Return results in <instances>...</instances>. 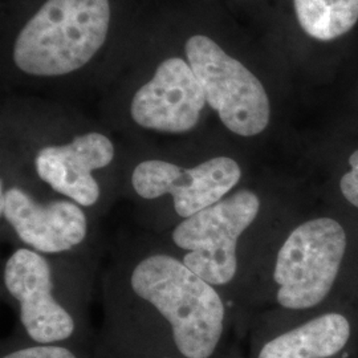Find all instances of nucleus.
I'll return each instance as SVG.
<instances>
[{
  "instance_id": "nucleus-1",
  "label": "nucleus",
  "mask_w": 358,
  "mask_h": 358,
  "mask_svg": "<svg viewBox=\"0 0 358 358\" xmlns=\"http://www.w3.org/2000/svg\"><path fill=\"white\" fill-rule=\"evenodd\" d=\"M130 284L133 292L169 322L182 356H213L224 324V306L214 285L182 260L164 254L142 259L133 269Z\"/></svg>"
},
{
  "instance_id": "nucleus-2",
  "label": "nucleus",
  "mask_w": 358,
  "mask_h": 358,
  "mask_svg": "<svg viewBox=\"0 0 358 358\" xmlns=\"http://www.w3.org/2000/svg\"><path fill=\"white\" fill-rule=\"evenodd\" d=\"M109 23V0H47L15 40L13 62L32 76L71 73L100 51Z\"/></svg>"
},
{
  "instance_id": "nucleus-3",
  "label": "nucleus",
  "mask_w": 358,
  "mask_h": 358,
  "mask_svg": "<svg viewBox=\"0 0 358 358\" xmlns=\"http://www.w3.org/2000/svg\"><path fill=\"white\" fill-rule=\"evenodd\" d=\"M346 250L343 226L317 217L297 226L282 243L273 271L278 303L288 309H308L332 289Z\"/></svg>"
},
{
  "instance_id": "nucleus-4",
  "label": "nucleus",
  "mask_w": 358,
  "mask_h": 358,
  "mask_svg": "<svg viewBox=\"0 0 358 358\" xmlns=\"http://www.w3.org/2000/svg\"><path fill=\"white\" fill-rule=\"evenodd\" d=\"M185 48L206 101L223 125L242 137L264 131L271 118V105L260 80L205 35L192 36Z\"/></svg>"
},
{
  "instance_id": "nucleus-5",
  "label": "nucleus",
  "mask_w": 358,
  "mask_h": 358,
  "mask_svg": "<svg viewBox=\"0 0 358 358\" xmlns=\"http://www.w3.org/2000/svg\"><path fill=\"white\" fill-rule=\"evenodd\" d=\"M259 210L255 192L241 190L183 219L171 235L186 252L182 262L214 287L229 284L238 269L239 238L254 223Z\"/></svg>"
},
{
  "instance_id": "nucleus-6",
  "label": "nucleus",
  "mask_w": 358,
  "mask_h": 358,
  "mask_svg": "<svg viewBox=\"0 0 358 358\" xmlns=\"http://www.w3.org/2000/svg\"><path fill=\"white\" fill-rule=\"evenodd\" d=\"M241 178L242 169L230 157H215L194 167L149 159L136 166L131 185L145 199L170 195L176 213L187 219L226 198Z\"/></svg>"
},
{
  "instance_id": "nucleus-7",
  "label": "nucleus",
  "mask_w": 358,
  "mask_h": 358,
  "mask_svg": "<svg viewBox=\"0 0 358 358\" xmlns=\"http://www.w3.org/2000/svg\"><path fill=\"white\" fill-rule=\"evenodd\" d=\"M206 103L205 92L192 65L180 57H170L136 92L130 115L142 128L179 134L198 125Z\"/></svg>"
},
{
  "instance_id": "nucleus-8",
  "label": "nucleus",
  "mask_w": 358,
  "mask_h": 358,
  "mask_svg": "<svg viewBox=\"0 0 358 358\" xmlns=\"http://www.w3.org/2000/svg\"><path fill=\"white\" fill-rule=\"evenodd\" d=\"M4 284L17 301L27 334L41 345L64 341L75 331V321L55 296L51 267L44 256L19 248L4 267Z\"/></svg>"
},
{
  "instance_id": "nucleus-9",
  "label": "nucleus",
  "mask_w": 358,
  "mask_h": 358,
  "mask_svg": "<svg viewBox=\"0 0 358 358\" xmlns=\"http://www.w3.org/2000/svg\"><path fill=\"white\" fill-rule=\"evenodd\" d=\"M0 211L20 241L41 254H59L81 243L88 220L72 201L41 205L19 187L1 190Z\"/></svg>"
},
{
  "instance_id": "nucleus-10",
  "label": "nucleus",
  "mask_w": 358,
  "mask_h": 358,
  "mask_svg": "<svg viewBox=\"0 0 358 358\" xmlns=\"http://www.w3.org/2000/svg\"><path fill=\"white\" fill-rule=\"evenodd\" d=\"M115 146L101 133L77 136L66 145L47 146L35 158L38 178L78 206L90 207L100 198L93 171L112 164Z\"/></svg>"
},
{
  "instance_id": "nucleus-11",
  "label": "nucleus",
  "mask_w": 358,
  "mask_h": 358,
  "mask_svg": "<svg viewBox=\"0 0 358 358\" xmlns=\"http://www.w3.org/2000/svg\"><path fill=\"white\" fill-rule=\"evenodd\" d=\"M349 336L348 319L338 313H327L271 340L259 358L332 357L346 345Z\"/></svg>"
},
{
  "instance_id": "nucleus-12",
  "label": "nucleus",
  "mask_w": 358,
  "mask_h": 358,
  "mask_svg": "<svg viewBox=\"0 0 358 358\" xmlns=\"http://www.w3.org/2000/svg\"><path fill=\"white\" fill-rule=\"evenodd\" d=\"M299 24L310 38L331 41L358 22V0H294Z\"/></svg>"
},
{
  "instance_id": "nucleus-13",
  "label": "nucleus",
  "mask_w": 358,
  "mask_h": 358,
  "mask_svg": "<svg viewBox=\"0 0 358 358\" xmlns=\"http://www.w3.org/2000/svg\"><path fill=\"white\" fill-rule=\"evenodd\" d=\"M3 358H76V356L63 346L38 345L16 350Z\"/></svg>"
},
{
  "instance_id": "nucleus-14",
  "label": "nucleus",
  "mask_w": 358,
  "mask_h": 358,
  "mask_svg": "<svg viewBox=\"0 0 358 358\" xmlns=\"http://www.w3.org/2000/svg\"><path fill=\"white\" fill-rule=\"evenodd\" d=\"M350 170L345 173L340 182V189L346 201L358 208V149L349 157Z\"/></svg>"
}]
</instances>
